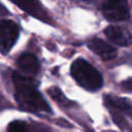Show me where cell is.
Wrapping results in <instances>:
<instances>
[{
    "mask_svg": "<svg viewBox=\"0 0 132 132\" xmlns=\"http://www.w3.org/2000/svg\"><path fill=\"white\" fill-rule=\"evenodd\" d=\"M70 72L75 81L88 91H97L103 85L101 73L82 58H78L72 63Z\"/></svg>",
    "mask_w": 132,
    "mask_h": 132,
    "instance_id": "2",
    "label": "cell"
},
{
    "mask_svg": "<svg viewBox=\"0 0 132 132\" xmlns=\"http://www.w3.org/2000/svg\"><path fill=\"white\" fill-rule=\"evenodd\" d=\"M12 81L14 86V97L21 108L37 113H50L52 111L32 78L14 72Z\"/></svg>",
    "mask_w": 132,
    "mask_h": 132,
    "instance_id": "1",
    "label": "cell"
},
{
    "mask_svg": "<svg viewBox=\"0 0 132 132\" xmlns=\"http://www.w3.org/2000/svg\"><path fill=\"white\" fill-rule=\"evenodd\" d=\"M20 29L11 20L0 21V53L6 55L10 52L19 37Z\"/></svg>",
    "mask_w": 132,
    "mask_h": 132,
    "instance_id": "3",
    "label": "cell"
},
{
    "mask_svg": "<svg viewBox=\"0 0 132 132\" xmlns=\"http://www.w3.org/2000/svg\"><path fill=\"white\" fill-rule=\"evenodd\" d=\"M101 10L105 19L110 22L125 21L130 15L127 0H104Z\"/></svg>",
    "mask_w": 132,
    "mask_h": 132,
    "instance_id": "4",
    "label": "cell"
},
{
    "mask_svg": "<svg viewBox=\"0 0 132 132\" xmlns=\"http://www.w3.org/2000/svg\"><path fill=\"white\" fill-rule=\"evenodd\" d=\"M47 93H48V95H51V97H52L55 101H57L58 103L64 104V105L67 104L68 100H67V98H65V96L63 95V93L61 92V90H60L59 88H56V87L50 88V89L47 90Z\"/></svg>",
    "mask_w": 132,
    "mask_h": 132,
    "instance_id": "10",
    "label": "cell"
},
{
    "mask_svg": "<svg viewBox=\"0 0 132 132\" xmlns=\"http://www.w3.org/2000/svg\"><path fill=\"white\" fill-rule=\"evenodd\" d=\"M105 102L118 109L122 110H130L132 109V103L124 98H119L114 96H105Z\"/></svg>",
    "mask_w": 132,
    "mask_h": 132,
    "instance_id": "9",
    "label": "cell"
},
{
    "mask_svg": "<svg viewBox=\"0 0 132 132\" xmlns=\"http://www.w3.org/2000/svg\"><path fill=\"white\" fill-rule=\"evenodd\" d=\"M104 33L108 40L118 45L127 46L132 43V34L129 30H127L124 27L110 25L105 28Z\"/></svg>",
    "mask_w": 132,
    "mask_h": 132,
    "instance_id": "5",
    "label": "cell"
},
{
    "mask_svg": "<svg viewBox=\"0 0 132 132\" xmlns=\"http://www.w3.org/2000/svg\"><path fill=\"white\" fill-rule=\"evenodd\" d=\"M18 65L20 69L28 75L36 74L39 70V62L37 58L30 53H26L20 56L18 59Z\"/></svg>",
    "mask_w": 132,
    "mask_h": 132,
    "instance_id": "8",
    "label": "cell"
},
{
    "mask_svg": "<svg viewBox=\"0 0 132 132\" xmlns=\"http://www.w3.org/2000/svg\"><path fill=\"white\" fill-rule=\"evenodd\" d=\"M14 4H16L21 9L26 11L28 14L35 16L43 22H48L47 14L38 0H10Z\"/></svg>",
    "mask_w": 132,
    "mask_h": 132,
    "instance_id": "7",
    "label": "cell"
},
{
    "mask_svg": "<svg viewBox=\"0 0 132 132\" xmlns=\"http://www.w3.org/2000/svg\"><path fill=\"white\" fill-rule=\"evenodd\" d=\"M7 132H30L28 125L23 121H13L8 125Z\"/></svg>",
    "mask_w": 132,
    "mask_h": 132,
    "instance_id": "11",
    "label": "cell"
},
{
    "mask_svg": "<svg viewBox=\"0 0 132 132\" xmlns=\"http://www.w3.org/2000/svg\"><path fill=\"white\" fill-rule=\"evenodd\" d=\"M122 88L127 92H132V78L125 80L122 84Z\"/></svg>",
    "mask_w": 132,
    "mask_h": 132,
    "instance_id": "12",
    "label": "cell"
},
{
    "mask_svg": "<svg viewBox=\"0 0 132 132\" xmlns=\"http://www.w3.org/2000/svg\"><path fill=\"white\" fill-rule=\"evenodd\" d=\"M88 47L98 55L103 60H111L117 56V50L108 42L99 39V38H92L88 41Z\"/></svg>",
    "mask_w": 132,
    "mask_h": 132,
    "instance_id": "6",
    "label": "cell"
}]
</instances>
